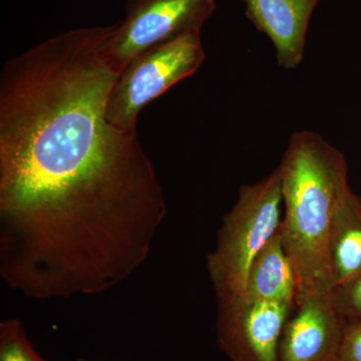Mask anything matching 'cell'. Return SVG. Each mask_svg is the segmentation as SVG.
I'll return each mask as SVG.
<instances>
[{
	"label": "cell",
	"mask_w": 361,
	"mask_h": 361,
	"mask_svg": "<svg viewBox=\"0 0 361 361\" xmlns=\"http://www.w3.org/2000/svg\"><path fill=\"white\" fill-rule=\"evenodd\" d=\"M329 260L334 288L361 274V197L349 189L330 227Z\"/></svg>",
	"instance_id": "10"
},
{
	"label": "cell",
	"mask_w": 361,
	"mask_h": 361,
	"mask_svg": "<svg viewBox=\"0 0 361 361\" xmlns=\"http://www.w3.org/2000/svg\"><path fill=\"white\" fill-rule=\"evenodd\" d=\"M204 59L201 30L183 33L137 54L118 73L111 87L108 120L122 129H137L142 109L196 73Z\"/></svg>",
	"instance_id": "4"
},
{
	"label": "cell",
	"mask_w": 361,
	"mask_h": 361,
	"mask_svg": "<svg viewBox=\"0 0 361 361\" xmlns=\"http://www.w3.org/2000/svg\"><path fill=\"white\" fill-rule=\"evenodd\" d=\"M332 361H361V322L348 320L343 337Z\"/></svg>",
	"instance_id": "13"
},
{
	"label": "cell",
	"mask_w": 361,
	"mask_h": 361,
	"mask_svg": "<svg viewBox=\"0 0 361 361\" xmlns=\"http://www.w3.org/2000/svg\"><path fill=\"white\" fill-rule=\"evenodd\" d=\"M77 361H94V360H77Z\"/></svg>",
	"instance_id": "14"
},
{
	"label": "cell",
	"mask_w": 361,
	"mask_h": 361,
	"mask_svg": "<svg viewBox=\"0 0 361 361\" xmlns=\"http://www.w3.org/2000/svg\"><path fill=\"white\" fill-rule=\"evenodd\" d=\"M249 20L271 39L278 63L287 70L300 65L313 11L322 0H242Z\"/></svg>",
	"instance_id": "8"
},
{
	"label": "cell",
	"mask_w": 361,
	"mask_h": 361,
	"mask_svg": "<svg viewBox=\"0 0 361 361\" xmlns=\"http://www.w3.org/2000/svg\"><path fill=\"white\" fill-rule=\"evenodd\" d=\"M295 270L285 250L281 226L259 252L249 268L242 293L259 300L287 304L295 310Z\"/></svg>",
	"instance_id": "9"
},
{
	"label": "cell",
	"mask_w": 361,
	"mask_h": 361,
	"mask_svg": "<svg viewBox=\"0 0 361 361\" xmlns=\"http://www.w3.org/2000/svg\"><path fill=\"white\" fill-rule=\"evenodd\" d=\"M113 30L61 33L0 73V268L40 290L121 283L148 259L167 216L137 129L106 116Z\"/></svg>",
	"instance_id": "1"
},
{
	"label": "cell",
	"mask_w": 361,
	"mask_h": 361,
	"mask_svg": "<svg viewBox=\"0 0 361 361\" xmlns=\"http://www.w3.org/2000/svg\"><path fill=\"white\" fill-rule=\"evenodd\" d=\"M285 250L297 279V297L334 289L329 260L330 227L350 187L343 154L312 130L294 133L279 167Z\"/></svg>",
	"instance_id": "2"
},
{
	"label": "cell",
	"mask_w": 361,
	"mask_h": 361,
	"mask_svg": "<svg viewBox=\"0 0 361 361\" xmlns=\"http://www.w3.org/2000/svg\"><path fill=\"white\" fill-rule=\"evenodd\" d=\"M0 361H47L33 348L20 320L0 323Z\"/></svg>",
	"instance_id": "11"
},
{
	"label": "cell",
	"mask_w": 361,
	"mask_h": 361,
	"mask_svg": "<svg viewBox=\"0 0 361 361\" xmlns=\"http://www.w3.org/2000/svg\"><path fill=\"white\" fill-rule=\"evenodd\" d=\"M218 343L230 361H277L280 338L294 308L244 294L217 296Z\"/></svg>",
	"instance_id": "6"
},
{
	"label": "cell",
	"mask_w": 361,
	"mask_h": 361,
	"mask_svg": "<svg viewBox=\"0 0 361 361\" xmlns=\"http://www.w3.org/2000/svg\"><path fill=\"white\" fill-rule=\"evenodd\" d=\"M293 312L282 332L277 361H332L348 319L334 305L331 292L297 297Z\"/></svg>",
	"instance_id": "7"
},
{
	"label": "cell",
	"mask_w": 361,
	"mask_h": 361,
	"mask_svg": "<svg viewBox=\"0 0 361 361\" xmlns=\"http://www.w3.org/2000/svg\"><path fill=\"white\" fill-rule=\"evenodd\" d=\"M215 8V0H127L125 18L114 23L104 44V56L118 75L149 47L201 30Z\"/></svg>",
	"instance_id": "5"
},
{
	"label": "cell",
	"mask_w": 361,
	"mask_h": 361,
	"mask_svg": "<svg viewBox=\"0 0 361 361\" xmlns=\"http://www.w3.org/2000/svg\"><path fill=\"white\" fill-rule=\"evenodd\" d=\"M282 204L278 168L255 184L240 187L236 203L223 217L217 246L207 257L216 296L243 292L254 258L281 226Z\"/></svg>",
	"instance_id": "3"
},
{
	"label": "cell",
	"mask_w": 361,
	"mask_h": 361,
	"mask_svg": "<svg viewBox=\"0 0 361 361\" xmlns=\"http://www.w3.org/2000/svg\"><path fill=\"white\" fill-rule=\"evenodd\" d=\"M331 298L346 319L361 322V274L348 283L332 289Z\"/></svg>",
	"instance_id": "12"
}]
</instances>
